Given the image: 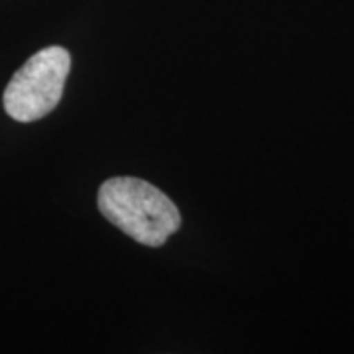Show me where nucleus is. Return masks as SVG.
Listing matches in <instances>:
<instances>
[{"instance_id":"2","label":"nucleus","mask_w":354,"mask_h":354,"mask_svg":"<svg viewBox=\"0 0 354 354\" xmlns=\"http://www.w3.org/2000/svg\"><path fill=\"white\" fill-rule=\"evenodd\" d=\"M71 69V55L62 46H50L32 55L4 91V109L18 122L39 120L59 104Z\"/></svg>"},{"instance_id":"1","label":"nucleus","mask_w":354,"mask_h":354,"mask_svg":"<svg viewBox=\"0 0 354 354\" xmlns=\"http://www.w3.org/2000/svg\"><path fill=\"white\" fill-rule=\"evenodd\" d=\"M106 221L144 246L158 248L181 227L177 205L164 191L138 177H111L99 189Z\"/></svg>"}]
</instances>
